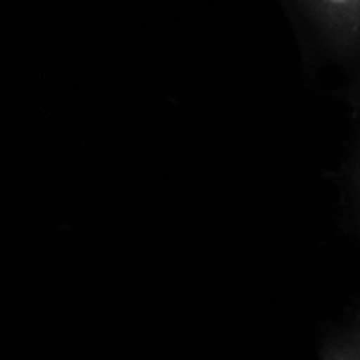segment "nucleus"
Segmentation results:
<instances>
[{"label": "nucleus", "instance_id": "obj_1", "mask_svg": "<svg viewBox=\"0 0 360 360\" xmlns=\"http://www.w3.org/2000/svg\"><path fill=\"white\" fill-rule=\"evenodd\" d=\"M319 24L341 41L360 35V0H304Z\"/></svg>", "mask_w": 360, "mask_h": 360}, {"label": "nucleus", "instance_id": "obj_3", "mask_svg": "<svg viewBox=\"0 0 360 360\" xmlns=\"http://www.w3.org/2000/svg\"><path fill=\"white\" fill-rule=\"evenodd\" d=\"M343 345L347 347V352L354 356V360H360V335L352 337L349 341H343Z\"/></svg>", "mask_w": 360, "mask_h": 360}, {"label": "nucleus", "instance_id": "obj_2", "mask_svg": "<svg viewBox=\"0 0 360 360\" xmlns=\"http://www.w3.org/2000/svg\"><path fill=\"white\" fill-rule=\"evenodd\" d=\"M323 360H354V356L347 352V347H345L343 341H341V343H337V345H333V347L326 349Z\"/></svg>", "mask_w": 360, "mask_h": 360}]
</instances>
